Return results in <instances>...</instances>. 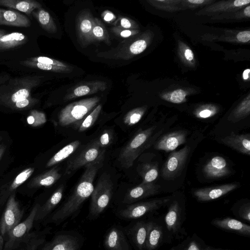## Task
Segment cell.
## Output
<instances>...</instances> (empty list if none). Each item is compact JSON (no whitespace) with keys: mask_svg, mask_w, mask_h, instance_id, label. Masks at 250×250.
I'll return each instance as SVG.
<instances>
[{"mask_svg":"<svg viewBox=\"0 0 250 250\" xmlns=\"http://www.w3.org/2000/svg\"><path fill=\"white\" fill-rule=\"evenodd\" d=\"M112 25L113 26L126 29H134L137 28L136 23L132 19L124 16L119 17Z\"/></svg>","mask_w":250,"mask_h":250,"instance_id":"cell-42","label":"cell"},{"mask_svg":"<svg viewBox=\"0 0 250 250\" xmlns=\"http://www.w3.org/2000/svg\"><path fill=\"white\" fill-rule=\"evenodd\" d=\"M155 126L140 130L128 142L121 151L118 160L122 167H131L140 154L149 146L151 137Z\"/></svg>","mask_w":250,"mask_h":250,"instance_id":"cell-2","label":"cell"},{"mask_svg":"<svg viewBox=\"0 0 250 250\" xmlns=\"http://www.w3.org/2000/svg\"><path fill=\"white\" fill-rule=\"evenodd\" d=\"M40 206L38 204H36L26 219L7 233L8 240L5 244L4 250H14L18 248L21 242L28 234L32 228Z\"/></svg>","mask_w":250,"mask_h":250,"instance_id":"cell-9","label":"cell"},{"mask_svg":"<svg viewBox=\"0 0 250 250\" xmlns=\"http://www.w3.org/2000/svg\"><path fill=\"white\" fill-rule=\"evenodd\" d=\"M238 187L237 184H227L208 188H201L193 191V195L200 202H208L218 199Z\"/></svg>","mask_w":250,"mask_h":250,"instance_id":"cell-18","label":"cell"},{"mask_svg":"<svg viewBox=\"0 0 250 250\" xmlns=\"http://www.w3.org/2000/svg\"><path fill=\"white\" fill-rule=\"evenodd\" d=\"M217 113V109L214 107H205L199 109L195 113V116L200 119H206L210 118Z\"/></svg>","mask_w":250,"mask_h":250,"instance_id":"cell-45","label":"cell"},{"mask_svg":"<svg viewBox=\"0 0 250 250\" xmlns=\"http://www.w3.org/2000/svg\"><path fill=\"white\" fill-rule=\"evenodd\" d=\"M112 134L111 131L104 130L98 139L101 147H104L109 146L111 143Z\"/></svg>","mask_w":250,"mask_h":250,"instance_id":"cell-46","label":"cell"},{"mask_svg":"<svg viewBox=\"0 0 250 250\" xmlns=\"http://www.w3.org/2000/svg\"><path fill=\"white\" fill-rule=\"evenodd\" d=\"M163 227L154 221H148V231L145 250L157 249L163 241Z\"/></svg>","mask_w":250,"mask_h":250,"instance_id":"cell-25","label":"cell"},{"mask_svg":"<svg viewBox=\"0 0 250 250\" xmlns=\"http://www.w3.org/2000/svg\"><path fill=\"white\" fill-rule=\"evenodd\" d=\"M113 185L110 176L103 173L91 195L88 219L97 218L108 206L113 194Z\"/></svg>","mask_w":250,"mask_h":250,"instance_id":"cell-3","label":"cell"},{"mask_svg":"<svg viewBox=\"0 0 250 250\" xmlns=\"http://www.w3.org/2000/svg\"><path fill=\"white\" fill-rule=\"evenodd\" d=\"M50 229L51 228H48L42 232L28 233L21 242L18 249H20V250H36L44 243L45 235Z\"/></svg>","mask_w":250,"mask_h":250,"instance_id":"cell-28","label":"cell"},{"mask_svg":"<svg viewBox=\"0 0 250 250\" xmlns=\"http://www.w3.org/2000/svg\"><path fill=\"white\" fill-rule=\"evenodd\" d=\"M222 143L244 154L250 155V134H236L233 132L222 139Z\"/></svg>","mask_w":250,"mask_h":250,"instance_id":"cell-23","label":"cell"},{"mask_svg":"<svg viewBox=\"0 0 250 250\" xmlns=\"http://www.w3.org/2000/svg\"><path fill=\"white\" fill-rule=\"evenodd\" d=\"M61 177L58 167H54L46 172L39 175L32 180V187H48L54 184Z\"/></svg>","mask_w":250,"mask_h":250,"instance_id":"cell-29","label":"cell"},{"mask_svg":"<svg viewBox=\"0 0 250 250\" xmlns=\"http://www.w3.org/2000/svg\"><path fill=\"white\" fill-rule=\"evenodd\" d=\"M250 2V0H236L234 1V5L235 6L239 7L249 4Z\"/></svg>","mask_w":250,"mask_h":250,"instance_id":"cell-51","label":"cell"},{"mask_svg":"<svg viewBox=\"0 0 250 250\" xmlns=\"http://www.w3.org/2000/svg\"><path fill=\"white\" fill-rule=\"evenodd\" d=\"M91 38L92 42H104L106 44L110 43L108 32L103 23L97 18H94Z\"/></svg>","mask_w":250,"mask_h":250,"instance_id":"cell-33","label":"cell"},{"mask_svg":"<svg viewBox=\"0 0 250 250\" xmlns=\"http://www.w3.org/2000/svg\"><path fill=\"white\" fill-rule=\"evenodd\" d=\"M161 187L153 182L141 183L129 189L125 195L123 203L131 204L144 198L154 196L161 192Z\"/></svg>","mask_w":250,"mask_h":250,"instance_id":"cell-17","label":"cell"},{"mask_svg":"<svg viewBox=\"0 0 250 250\" xmlns=\"http://www.w3.org/2000/svg\"><path fill=\"white\" fill-rule=\"evenodd\" d=\"M3 247V239L2 236L0 234V250H2Z\"/></svg>","mask_w":250,"mask_h":250,"instance_id":"cell-58","label":"cell"},{"mask_svg":"<svg viewBox=\"0 0 250 250\" xmlns=\"http://www.w3.org/2000/svg\"><path fill=\"white\" fill-rule=\"evenodd\" d=\"M0 5L17 10L29 16L33 11L42 7L39 2L34 0H0Z\"/></svg>","mask_w":250,"mask_h":250,"instance_id":"cell-27","label":"cell"},{"mask_svg":"<svg viewBox=\"0 0 250 250\" xmlns=\"http://www.w3.org/2000/svg\"><path fill=\"white\" fill-rule=\"evenodd\" d=\"M136 250H145L148 221L139 220L124 229Z\"/></svg>","mask_w":250,"mask_h":250,"instance_id":"cell-16","label":"cell"},{"mask_svg":"<svg viewBox=\"0 0 250 250\" xmlns=\"http://www.w3.org/2000/svg\"><path fill=\"white\" fill-rule=\"evenodd\" d=\"M185 220L184 208L179 202L173 200L170 204L165 217V225L169 234L177 238L185 232L182 225Z\"/></svg>","mask_w":250,"mask_h":250,"instance_id":"cell-10","label":"cell"},{"mask_svg":"<svg viewBox=\"0 0 250 250\" xmlns=\"http://www.w3.org/2000/svg\"><path fill=\"white\" fill-rule=\"evenodd\" d=\"M103 245L106 250H132L124 229L119 225L107 230Z\"/></svg>","mask_w":250,"mask_h":250,"instance_id":"cell-13","label":"cell"},{"mask_svg":"<svg viewBox=\"0 0 250 250\" xmlns=\"http://www.w3.org/2000/svg\"><path fill=\"white\" fill-rule=\"evenodd\" d=\"M35 168L29 167L20 172L13 180L4 185L0 192V207L16 189L27 181L33 174Z\"/></svg>","mask_w":250,"mask_h":250,"instance_id":"cell-22","label":"cell"},{"mask_svg":"<svg viewBox=\"0 0 250 250\" xmlns=\"http://www.w3.org/2000/svg\"><path fill=\"white\" fill-rule=\"evenodd\" d=\"M80 144L79 141L76 140L64 146L48 160L46 167H51L66 159L77 149Z\"/></svg>","mask_w":250,"mask_h":250,"instance_id":"cell-31","label":"cell"},{"mask_svg":"<svg viewBox=\"0 0 250 250\" xmlns=\"http://www.w3.org/2000/svg\"><path fill=\"white\" fill-rule=\"evenodd\" d=\"M101 17L104 21L109 23H113L116 20V17L114 13L108 10L103 11Z\"/></svg>","mask_w":250,"mask_h":250,"instance_id":"cell-49","label":"cell"},{"mask_svg":"<svg viewBox=\"0 0 250 250\" xmlns=\"http://www.w3.org/2000/svg\"><path fill=\"white\" fill-rule=\"evenodd\" d=\"M27 38L24 34L13 32L5 34L0 38V49H8L25 43Z\"/></svg>","mask_w":250,"mask_h":250,"instance_id":"cell-32","label":"cell"},{"mask_svg":"<svg viewBox=\"0 0 250 250\" xmlns=\"http://www.w3.org/2000/svg\"><path fill=\"white\" fill-rule=\"evenodd\" d=\"M171 199L170 197H166L132 203L119 210L117 216L123 220H136L165 206Z\"/></svg>","mask_w":250,"mask_h":250,"instance_id":"cell-5","label":"cell"},{"mask_svg":"<svg viewBox=\"0 0 250 250\" xmlns=\"http://www.w3.org/2000/svg\"><path fill=\"white\" fill-rule=\"evenodd\" d=\"M27 60L31 62H38L42 63H45L57 66H67L69 65V64L59 60L44 56L33 57Z\"/></svg>","mask_w":250,"mask_h":250,"instance_id":"cell-43","label":"cell"},{"mask_svg":"<svg viewBox=\"0 0 250 250\" xmlns=\"http://www.w3.org/2000/svg\"><path fill=\"white\" fill-rule=\"evenodd\" d=\"M102 105L98 104L81 122L76 127L79 132H83L89 128L97 120L102 109Z\"/></svg>","mask_w":250,"mask_h":250,"instance_id":"cell-37","label":"cell"},{"mask_svg":"<svg viewBox=\"0 0 250 250\" xmlns=\"http://www.w3.org/2000/svg\"><path fill=\"white\" fill-rule=\"evenodd\" d=\"M1 139H2V138H1V137L0 136V142L1 141Z\"/></svg>","mask_w":250,"mask_h":250,"instance_id":"cell-60","label":"cell"},{"mask_svg":"<svg viewBox=\"0 0 250 250\" xmlns=\"http://www.w3.org/2000/svg\"><path fill=\"white\" fill-rule=\"evenodd\" d=\"M112 32L118 37L127 38L136 35L139 31L135 29H126L119 27L113 26L111 28Z\"/></svg>","mask_w":250,"mask_h":250,"instance_id":"cell-44","label":"cell"},{"mask_svg":"<svg viewBox=\"0 0 250 250\" xmlns=\"http://www.w3.org/2000/svg\"><path fill=\"white\" fill-rule=\"evenodd\" d=\"M187 132L176 131L163 136L155 144V149L169 152L175 150L180 145L185 143Z\"/></svg>","mask_w":250,"mask_h":250,"instance_id":"cell-21","label":"cell"},{"mask_svg":"<svg viewBox=\"0 0 250 250\" xmlns=\"http://www.w3.org/2000/svg\"><path fill=\"white\" fill-rule=\"evenodd\" d=\"M211 224L225 231L246 237H249L250 235V225L231 217L215 218L211 221Z\"/></svg>","mask_w":250,"mask_h":250,"instance_id":"cell-19","label":"cell"},{"mask_svg":"<svg viewBox=\"0 0 250 250\" xmlns=\"http://www.w3.org/2000/svg\"><path fill=\"white\" fill-rule=\"evenodd\" d=\"M147 47L145 39H140L129 42H123L114 49L101 53L98 56L110 59L127 60L143 52Z\"/></svg>","mask_w":250,"mask_h":250,"instance_id":"cell-7","label":"cell"},{"mask_svg":"<svg viewBox=\"0 0 250 250\" xmlns=\"http://www.w3.org/2000/svg\"><path fill=\"white\" fill-rule=\"evenodd\" d=\"M21 64L26 66L36 68L41 70L51 71L61 73H69L73 71V67L70 65L67 66H61L42 63L38 62H34L26 60L21 62Z\"/></svg>","mask_w":250,"mask_h":250,"instance_id":"cell-35","label":"cell"},{"mask_svg":"<svg viewBox=\"0 0 250 250\" xmlns=\"http://www.w3.org/2000/svg\"><path fill=\"white\" fill-rule=\"evenodd\" d=\"M5 33H6L5 31L0 29V38L1 36L5 35Z\"/></svg>","mask_w":250,"mask_h":250,"instance_id":"cell-59","label":"cell"},{"mask_svg":"<svg viewBox=\"0 0 250 250\" xmlns=\"http://www.w3.org/2000/svg\"><path fill=\"white\" fill-rule=\"evenodd\" d=\"M186 96V93L184 90L177 89L172 92L169 100L173 103L180 104L185 101Z\"/></svg>","mask_w":250,"mask_h":250,"instance_id":"cell-47","label":"cell"},{"mask_svg":"<svg viewBox=\"0 0 250 250\" xmlns=\"http://www.w3.org/2000/svg\"><path fill=\"white\" fill-rule=\"evenodd\" d=\"M250 113V101H244L235 110L231 116V121L233 122H238L248 116Z\"/></svg>","mask_w":250,"mask_h":250,"instance_id":"cell-39","label":"cell"},{"mask_svg":"<svg viewBox=\"0 0 250 250\" xmlns=\"http://www.w3.org/2000/svg\"><path fill=\"white\" fill-rule=\"evenodd\" d=\"M138 173L143 179L142 183H152L158 177V167L156 163H146L142 164Z\"/></svg>","mask_w":250,"mask_h":250,"instance_id":"cell-34","label":"cell"},{"mask_svg":"<svg viewBox=\"0 0 250 250\" xmlns=\"http://www.w3.org/2000/svg\"><path fill=\"white\" fill-rule=\"evenodd\" d=\"M238 41L243 42H246L250 40V32L245 31L239 33L237 35Z\"/></svg>","mask_w":250,"mask_h":250,"instance_id":"cell-50","label":"cell"},{"mask_svg":"<svg viewBox=\"0 0 250 250\" xmlns=\"http://www.w3.org/2000/svg\"><path fill=\"white\" fill-rule=\"evenodd\" d=\"M244 13L248 17H250V6L247 7L244 10Z\"/></svg>","mask_w":250,"mask_h":250,"instance_id":"cell-57","label":"cell"},{"mask_svg":"<svg viewBox=\"0 0 250 250\" xmlns=\"http://www.w3.org/2000/svg\"><path fill=\"white\" fill-rule=\"evenodd\" d=\"M105 149L94 161L85 166V169L72 194L48 219V222L59 225L68 218H74L84 201L94 189V180L98 171L103 167Z\"/></svg>","mask_w":250,"mask_h":250,"instance_id":"cell-1","label":"cell"},{"mask_svg":"<svg viewBox=\"0 0 250 250\" xmlns=\"http://www.w3.org/2000/svg\"><path fill=\"white\" fill-rule=\"evenodd\" d=\"M94 17L89 9L82 10L76 19V31L78 41L83 46L93 43L91 38Z\"/></svg>","mask_w":250,"mask_h":250,"instance_id":"cell-14","label":"cell"},{"mask_svg":"<svg viewBox=\"0 0 250 250\" xmlns=\"http://www.w3.org/2000/svg\"><path fill=\"white\" fill-rule=\"evenodd\" d=\"M188 2L194 4H201L204 2V0H188Z\"/></svg>","mask_w":250,"mask_h":250,"instance_id":"cell-56","label":"cell"},{"mask_svg":"<svg viewBox=\"0 0 250 250\" xmlns=\"http://www.w3.org/2000/svg\"><path fill=\"white\" fill-rule=\"evenodd\" d=\"M146 111L144 107H138L128 111L124 118V123L132 126L138 123L143 117Z\"/></svg>","mask_w":250,"mask_h":250,"instance_id":"cell-38","label":"cell"},{"mask_svg":"<svg viewBox=\"0 0 250 250\" xmlns=\"http://www.w3.org/2000/svg\"><path fill=\"white\" fill-rule=\"evenodd\" d=\"M107 88L104 81L95 80L79 83L72 87L64 97L67 101L83 96L93 94L99 91H104Z\"/></svg>","mask_w":250,"mask_h":250,"instance_id":"cell-15","label":"cell"},{"mask_svg":"<svg viewBox=\"0 0 250 250\" xmlns=\"http://www.w3.org/2000/svg\"><path fill=\"white\" fill-rule=\"evenodd\" d=\"M64 190V186H60L54 192L45 203L40 206L37 211L35 221H41L47 216L57 206L62 199Z\"/></svg>","mask_w":250,"mask_h":250,"instance_id":"cell-26","label":"cell"},{"mask_svg":"<svg viewBox=\"0 0 250 250\" xmlns=\"http://www.w3.org/2000/svg\"><path fill=\"white\" fill-rule=\"evenodd\" d=\"M23 210L16 200V192L9 197L5 210L0 221V233L2 236L8 233L19 224L21 220Z\"/></svg>","mask_w":250,"mask_h":250,"instance_id":"cell-8","label":"cell"},{"mask_svg":"<svg viewBox=\"0 0 250 250\" xmlns=\"http://www.w3.org/2000/svg\"><path fill=\"white\" fill-rule=\"evenodd\" d=\"M101 148L98 139H96L80 154L68 162L65 174L69 175L79 168L95 161L104 150L101 151Z\"/></svg>","mask_w":250,"mask_h":250,"instance_id":"cell-12","label":"cell"},{"mask_svg":"<svg viewBox=\"0 0 250 250\" xmlns=\"http://www.w3.org/2000/svg\"><path fill=\"white\" fill-rule=\"evenodd\" d=\"M250 72V69H246L244 70L243 74V77L244 79H245V80L248 79V78L249 77V74Z\"/></svg>","mask_w":250,"mask_h":250,"instance_id":"cell-54","label":"cell"},{"mask_svg":"<svg viewBox=\"0 0 250 250\" xmlns=\"http://www.w3.org/2000/svg\"><path fill=\"white\" fill-rule=\"evenodd\" d=\"M32 15L37 19L41 27L46 32L54 34L57 32V27L50 14L42 7L33 11Z\"/></svg>","mask_w":250,"mask_h":250,"instance_id":"cell-30","label":"cell"},{"mask_svg":"<svg viewBox=\"0 0 250 250\" xmlns=\"http://www.w3.org/2000/svg\"><path fill=\"white\" fill-rule=\"evenodd\" d=\"M30 24L28 18L20 12L0 8V25L27 27Z\"/></svg>","mask_w":250,"mask_h":250,"instance_id":"cell-24","label":"cell"},{"mask_svg":"<svg viewBox=\"0 0 250 250\" xmlns=\"http://www.w3.org/2000/svg\"><path fill=\"white\" fill-rule=\"evenodd\" d=\"M202 250H223L220 249H216L209 246H206L204 248H202Z\"/></svg>","mask_w":250,"mask_h":250,"instance_id":"cell-55","label":"cell"},{"mask_svg":"<svg viewBox=\"0 0 250 250\" xmlns=\"http://www.w3.org/2000/svg\"><path fill=\"white\" fill-rule=\"evenodd\" d=\"M27 123L33 127L41 125L46 122V118L44 113L34 110L30 112L27 118Z\"/></svg>","mask_w":250,"mask_h":250,"instance_id":"cell-40","label":"cell"},{"mask_svg":"<svg viewBox=\"0 0 250 250\" xmlns=\"http://www.w3.org/2000/svg\"><path fill=\"white\" fill-rule=\"evenodd\" d=\"M100 99V97H93L67 105L59 113V125L61 126H67L74 124H78L96 107Z\"/></svg>","mask_w":250,"mask_h":250,"instance_id":"cell-4","label":"cell"},{"mask_svg":"<svg viewBox=\"0 0 250 250\" xmlns=\"http://www.w3.org/2000/svg\"><path fill=\"white\" fill-rule=\"evenodd\" d=\"M6 147V146L3 144L0 146V160L5 151Z\"/></svg>","mask_w":250,"mask_h":250,"instance_id":"cell-53","label":"cell"},{"mask_svg":"<svg viewBox=\"0 0 250 250\" xmlns=\"http://www.w3.org/2000/svg\"><path fill=\"white\" fill-rule=\"evenodd\" d=\"M237 217L250 222V203L249 202L241 205L238 208L232 210Z\"/></svg>","mask_w":250,"mask_h":250,"instance_id":"cell-41","label":"cell"},{"mask_svg":"<svg viewBox=\"0 0 250 250\" xmlns=\"http://www.w3.org/2000/svg\"><path fill=\"white\" fill-rule=\"evenodd\" d=\"M202 248L199 238L194 234L167 250H202Z\"/></svg>","mask_w":250,"mask_h":250,"instance_id":"cell-36","label":"cell"},{"mask_svg":"<svg viewBox=\"0 0 250 250\" xmlns=\"http://www.w3.org/2000/svg\"><path fill=\"white\" fill-rule=\"evenodd\" d=\"M189 152L190 148L187 146L170 154L162 169V175L164 179L172 180L180 174Z\"/></svg>","mask_w":250,"mask_h":250,"instance_id":"cell-11","label":"cell"},{"mask_svg":"<svg viewBox=\"0 0 250 250\" xmlns=\"http://www.w3.org/2000/svg\"><path fill=\"white\" fill-rule=\"evenodd\" d=\"M206 177L217 179L229 175L230 171L226 160L221 156H215L207 163L203 168Z\"/></svg>","mask_w":250,"mask_h":250,"instance_id":"cell-20","label":"cell"},{"mask_svg":"<svg viewBox=\"0 0 250 250\" xmlns=\"http://www.w3.org/2000/svg\"><path fill=\"white\" fill-rule=\"evenodd\" d=\"M83 237L74 231H62L57 233L41 250H81Z\"/></svg>","mask_w":250,"mask_h":250,"instance_id":"cell-6","label":"cell"},{"mask_svg":"<svg viewBox=\"0 0 250 250\" xmlns=\"http://www.w3.org/2000/svg\"><path fill=\"white\" fill-rule=\"evenodd\" d=\"M185 56L186 59L188 61H191L193 59V53L190 49H186L185 51Z\"/></svg>","mask_w":250,"mask_h":250,"instance_id":"cell-52","label":"cell"},{"mask_svg":"<svg viewBox=\"0 0 250 250\" xmlns=\"http://www.w3.org/2000/svg\"><path fill=\"white\" fill-rule=\"evenodd\" d=\"M36 101V99L30 97L16 102L12 107L15 108L22 109L34 104Z\"/></svg>","mask_w":250,"mask_h":250,"instance_id":"cell-48","label":"cell"}]
</instances>
